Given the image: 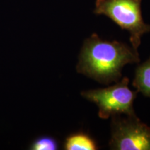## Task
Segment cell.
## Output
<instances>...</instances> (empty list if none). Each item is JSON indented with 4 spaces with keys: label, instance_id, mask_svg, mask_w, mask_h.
I'll return each mask as SVG.
<instances>
[{
    "label": "cell",
    "instance_id": "cell-7",
    "mask_svg": "<svg viewBox=\"0 0 150 150\" xmlns=\"http://www.w3.org/2000/svg\"><path fill=\"white\" fill-rule=\"evenodd\" d=\"M59 148V144L55 138L51 136H43L37 138L30 145L31 150H56Z\"/></svg>",
    "mask_w": 150,
    "mask_h": 150
},
{
    "label": "cell",
    "instance_id": "cell-4",
    "mask_svg": "<svg viewBox=\"0 0 150 150\" xmlns=\"http://www.w3.org/2000/svg\"><path fill=\"white\" fill-rule=\"evenodd\" d=\"M109 145L115 150H150V127L134 115L112 116Z\"/></svg>",
    "mask_w": 150,
    "mask_h": 150
},
{
    "label": "cell",
    "instance_id": "cell-3",
    "mask_svg": "<svg viewBox=\"0 0 150 150\" xmlns=\"http://www.w3.org/2000/svg\"><path fill=\"white\" fill-rule=\"evenodd\" d=\"M129 83V79L124 77L115 85L106 88L83 91L81 95L98 106L99 117L102 119L121 114L134 115L133 104L137 91H131Z\"/></svg>",
    "mask_w": 150,
    "mask_h": 150
},
{
    "label": "cell",
    "instance_id": "cell-6",
    "mask_svg": "<svg viewBox=\"0 0 150 150\" xmlns=\"http://www.w3.org/2000/svg\"><path fill=\"white\" fill-rule=\"evenodd\" d=\"M64 149L66 150H95L97 144L91 137L83 133L70 135L65 139Z\"/></svg>",
    "mask_w": 150,
    "mask_h": 150
},
{
    "label": "cell",
    "instance_id": "cell-5",
    "mask_svg": "<svg viewBox=\"0 0 150 150\" xmlns=\"http://www.w3.org/2000/svg\"><path fill=\"white\" fill-rule=\"evenodd\" d=\"M133 86L137 92L150 97V58L136 68Z\"/></svg>",
    "mask_w": 150,
    "mask_h": 150
},
{
    "label": "cell",
    "instance_id": "cell-1",
    "mask_svg": "<svg viewBox=\"0 0 150 150\" xmlns=\"http://www.w3.org/2000/svg\"><path fill=\"white\" fill-rule=\"evenodd\" d=\"M140 61L138 51L125 43L101 39L94 33L81 50L76 70L100 83L117 81L125 65Z\"/></svg>",
    "mask_w": 150,
    "mask_h": 150
},
{
    "label": "cell",
    "instance_id": "cell-2",
    "mask_svg": "<svg viewBox=\"0 0 150 150\" xmlns=\"http://www.w3.org/2000/svg\"><path fill=\"white\" fill-rule=\"evenodd\" d=\"M140 5L141 0H96L94 13L108 17L129 31L132 47L137 50L142 35L150 31V25L142 20Z\"/></svg>",
    "mask_w": 150,
    "mask_h": 150
}]
</instances>
